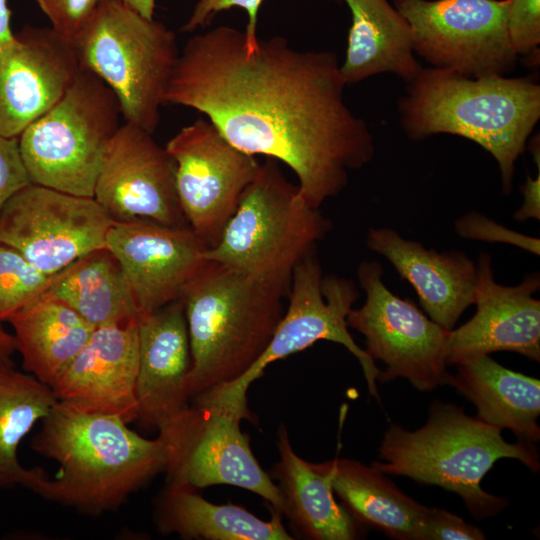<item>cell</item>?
I'll use <instances>...</instances> for the list:
<instances>
[{
	"label": "cell",
	"instance_id": "obj_7",
	"mask_svg": "<svg viewBox=\"0 0 540 540\" xmlns=\"http://www.w3.org/2000/svg\"><path fill=\"white\" fill-rule=\"evenodd\" d=\"M82 69L116 96L125 122L154 133L176 65V36L118 0H100L73 39Z\"/></svg>",
	"mask_w": 540,
	"mask_h": 540
},
{
	"label": "cell",
	"instance_id": "obj_10",
	"mask_svg": "<svg viewBox=\"0 0 540 540\" xmlns=\"http://www.w3.org/2000/svg\"><path fill=\"white\" fill-rule=\"evenodd\" d=\"M242 419L227 408L191 402L161 426L167 484L194 490L232 485L259 495L286 515L283 493L252 453Z\"/></svg>",
	"mask_w": 540,
	"mask_h": 540
},
{
	"label": "cell",
	"instance_id": "obj_3",
	"mask_svg": "<svg viewBox=\"0 0 540 540\" xmlns=\"http://www.w3.org/2000/svg\"><path fill=\"white\" fill-rule=\"evenodd\" d=\"M399 112L412 140L448 133L477 143L497 161L509 194L515 162L540 118V85L528 78H471L421 68L399 100Z\"/></svg>",
	"mask_w": 540,
	"mask_h": 540
},
{
	"label": "cell",
	"instance_id": "obj_5",
	"mask_svg": "<svg viewBox=\"0 0 540 540\" xmlns=\"http://www.w3.org/2000/svg\"><path fill=\"white\" fill-rule=\"evenodd\" d=\"M501 431L478 417L468 416L461 407L435 401L421 428L409 431L391 424L379 449L383 462L371 465L383 474L405 476L452 491L461 497L473 517H491L507 504L504 498L481 487L495 462L511 458L532 472L540 468L534 443H509Z\"/></svg>",
	"mask_w": 540,
	"mask_h": 540
},
{
	"label": "cell",
	"instance_id": "obj_13",
	"mask_svg": "<svg viewBox=\"0 0 540 540\" xmlns=\"http://www.w3.org/2000/svg\"><path fill=\"white\" fill-rule=\"evenodd\" d=\"M178 201L190 229L211 248L256 176V156L233 146L208 120L181 128L166 144Z\"/></svg>",
	"mask_w": 540,
	"mask_h": 540
},
{
	"label": "cell",
	"instance_id": "obj_36",
	"mask_svg": "<svg viewBox=\"0 0 540 540\" xmlns=\"http://www.w3.org/2000/svg\"><path fill=\"white\" fill-rule=\"evenodd\" d=\"M31 184L18 138L0 135V212L20 190Z\"/></svg>",
	"mask_w": 540,
	"mask_h": 540
},
{
	"label": "cell",
	"instance_id": "obj_35",
	"mask_svg": "<svg viewBox=\"0 0 540 540\" xmlns=\"http://www.w3.org/2000/svg\"><path fill=\"white\" fill-rule=\"evenodd\" d=\"M485 534L461 517L441 508H428L419 540H482Z\"/></svg>",
	"mask_w": 540,
	"mask_h": 540
},
{
	"label": "cell",
	"instance_id": "obj_15",
	"mask_svg": "<svg viewBox=\"0 0 540 540\" xmlns=\"http://www.w3.org/2000/svg\"><path fill=\"white\" fill-rule=\"evenodd\" d=\"M93 198L116 222L146 219L167 226H188L175 186V166L152 133L121 124L108 142Z\"/></svg>",
	"mask_w": 540,
	"mask_h": 540
},
{
	"label": "cell",
	"instance_id": "obj_1",
	"mask_svg": "<svg viewBox=\"0 0 540 540\" xmlns=\"http://www.w3.org/2000/svg\"><path fill=\"white\" fill-rule=\"evenodd\" d=\"M345 86L334 52L299 50L281 36L248 48L244 32L219 26L186 42L165 103L201 112L239 150L287 165L319 209L375 152Z\"/></svg>",
	"mask_w": 540,
	"mask_h": 540
},
{
	"label": "cell",
	"instance_id": "obj_16",
	"mask_svg": "<svg viewBox=\"0 0 540 540\" xmlns=\"http://www.w3.org/2000/svg\"><path fill=\"white\" fill-rule=\"evenodd\" d=\"M73 40L26 26L0 49V135L18 138L67 92L81 70Z\"/></svg>",
	"mask_w": 540,
	"mask_h": 540
},
{
	"label": "cell",
	"instance_id": "obj_23",
	"mask_svg": "<svg viewBox=\"0 0 540 540\" xmlns=\"http://www.w3.org/2000/svg\"><path fill=\"white\" fill-rule=\"evenodd\" d=\"M351 12L345 60L346 85L390 72L410 82L422 68L407 20L388 0H344Z\"/></svg>",
	"mask_w": 540,
	"mask_h": 540
},
{
	"label": "cell",
	"instance_id": "obj_22",
	"mask_svg": "<svg viewBox=\"0 0 540 540\" xmlns=\"http://www.w3.org/2000/svg\"><path fill=\"white\" fill-rule=\"evenodd\" d=\"M446 384L471 401L477 417L499 429H509L520 440L540 439V382L510 370L489 355L467 358L457 364Z\"/></svg>",
	"mask_w": 540,
	"mask_h": 540
},
{
	"label": "cell",
	"instance_id": "obj_33",
	"mask_svg": "<svg viewBox=\"0 0 540 540\" xmlns=\"http://www.w3.org/2000/svg\"><path fill=\"white\" fill-rule=\"evenodd\" d=\"M51 27L73 40L100 0H35Z\"/></svg>",
	"mask_w": 540,
	"mask_h": 540
},
{
	"label": "cell",
	"instance_id": "obj_30",
	"mask_svg": "<svg viewBox=\"0 0 540 540\" xmlns=\"http://www.w3.org/2000/svg\"><path fill=\"white\" fill-rule=\"evenodd\" d=\"M53 276L0 242V323L45 292Z\"/></svg>",
	"mask_w": 540,
	"mask_h": 540
},
{
	"label": "cell",
	"instance_id": "obj_27",
	"mask_svg": "<svg viewBox=\"0 0 540 540\" xmlns=\"http://www.w3.org/2000/svg\"><path fill=\"white\" fill-rule=\"evenodd\" d=\"M279 461L273 475L280 482L286 516L307 539L352 540L359 536V523L336 502L328 477L293 450L285 427L278 431Z\"/></svg>",
	"mask_w": 540,
	"mask_h": 540
},
{
	"label": "cell",
	"instance_id": "obj_38",
	"mask_svg": "<svg viewBox=\"0 0 540 540\" xmlns=\"http://www.w3.org/2000/svg\"><path fill=\"white\" fill-rule=\"evenodd\" d=\"M17 351L14 334L9 333L0 323V364L13 365L12 357Z\"/></svg>",
	"mask_w": 540,
	"mask_h": 540
},
{
	"label": "cell",
	"instance_id": "obj_2",
	"mask_svg": "<svg viewBox=\"0 0 540 540\" xmlns=\"http://www.w3.org/2000/svg\"><path fill=\"white\" fill-rule=\"evenodd\" d=\"M41 423L32 449L59 464L52 478L43 472L32 490L47 500L101 514L164 472L163 441L140 436L117 415L58 400Z\"/></svg>",
	"mask_w": 540,
	"mask_h": 540
},
{
	"label": "cell",
	"instance_id": "obj_19",
	"mask_svg": "<svg viewBox=\"0 0 540 540\" xmlns=\"http://www.w3.org/2000/svg\"><path fill=\"white\" fill-rule=\"evenodd\" d=\"M137 320L95 328L52 389L59 401L89 412L138 419Z\"/></svg>",
	"mask_w": 540,
	"mask_h": 540
},
{
	"label": "cell",
	"instance_id": "obj_24",
	"mask_svg": "<svg viewBox=\"0 0 540 540\" xmlns=\"http://www.w3.org/2000/svg\"><path fill=\"white\" fill-rule=\"evenodd\" d=\"M316 466L360 524L399 540H419L427 507L404 494L375 467L335 458Z\"/></svg>",
	"mask_w": 540,
	"mask_h": 540
},
{
	"label": "cell",
	"instance_id": "obj_4",
	"mask_svg": "<svg viewBox=\"0 0 540 540\" xmlns=\"http://www.w3.org/2000/svg\"><path fill=\"white\" fill-rule=\"evenodd\" d=\"M287 294L257 278L206 260L182 294L188 329L192 400L242 377L268 346Z\"/></svg>",
	"mask_w": 540,
	"mask_h": 540
},
{
	"label": "cell",
	"instance_id": "obj_37",
	"mask_svg": "<svg viewBox=\"0 0 540 540\" xmlns=\"http://www.w3.org/2000/svg\"><path fill=\"white\" fill-rule=\"evenodd\" d=\"M524 202L521 208L514 213V218L525 221L529 218L540 219V169L536 178L527 176L525 183L521 186Z\"/></svg>",
	"mask_w": 540,
	"mask_h": 540
},
{
	"label": "cell",
	"instance_id": "obj_20",
	"mask_svg": "<svg viewBox=\"0 0 540 540\" xmlns=\"http://www.w3.org/2000/svg\"><path fill=\"white\" fill-rule=\"evenodd\" d=\"M138 419L158 429L190 405L191 352L182 300L140 314Z\"/></svg>",
	"mask_w": 540,
	"mask_h": 540
},
{
	"label": "cell",
	"instance_id": "obj_34",
	"mask_svg": "<svg viewBox=\"0 0 540 540\" xmlns=\"http://www.w3.org/2000/svg\"><path fill=\"white\" fill-rule=\"evenodd\" d=\"M263 0H199L182 30L192 32L207 24L217 13L232 7H240L248 14L245 43L248 48L255 47L258 41L256 33L257 14Z\"/></svg>",
	"mask_w": 540,
	"mask_h": 540
},
{
	"label": "cell",
	"instance_id": "obj_17",
	"mask_svg": "<svg viewBox=\"0 0 540 540\" xmlns=\"http://www.w3.org/2000/svg\"><path fill=\"white\" fill-rule=\"evenodd\" d=\"M105 247L120 263L140 314L180 300L207 260V246L189 226L146 219L115 222Z\"/></svg>",
	"mask_w": 540,
	"mask_h": 540
},
{
	"label": "cell",
	"instance_id": "obj_39",
	"mask_svg": "<svg viewBox=\"0 0 540 540\" xmlns=\"http://www.w3.org/2000/svg\"><path fill=\"white\" fill-rule=\"evenodd\" d=\"M10 20L11 11L8 8L7 0H0V49L10 44L15 38Z\"/></svg>",
	"mask_w": 540,
	"mask_h": 540
},
{
	"label": "cell",
	"instance_id": "obj_21",
	"mask_svg": "<svg viewBox=\"0 0 540 540\" xmlns=\"http://www.w3.org/2000/svg\"><path fill=\"white\" fill-rule=\"evenodd\" d=\"M367 247L384 256L415 289L428 317L447 330L475 302L476 265L461 251L437 252L394 229H370Z\"/></svg>",
	"mask_w": 540,
	"mask_h": 540
},
{
	"label": "cell",
	"instance_id": "obj_25",
	"mask_svg": "<svg viewBox=\"0 0 540 540\" xmlns=\"http://www.w3.org/2000/svg\"><path fill=\"white\" fill-rule=\"evenodd\" d=\"M8 322L24 369L51 388L95 329L47 292L14 313Z\"/></svg>",
	"mask_w": 540,
	"mask_h": 540
},
{
	"label": "cell",
	"instance_id": "obj_12",
	"mask_svg": "<svg viewBox=\"0 0 540 540\" xmlns=\"http://www.w3.org/2000/svg\"><path fill=\"white\" fill-rule=\"evenodd\" d=\"M510 0H393L413 49L435 68L479 78L505 75L518 55L508 37Z\"/></svg>",
	"mask_w": 540,
	"mask_h": 540
},
{
	"label": "cell",
	"instance_id": "obj_40",
	"mask_svg": "<svg viewBox=\"0 0 540 540\" xmlns=\"http://www.w3.org/2000/svg\"><path fill=\"white\" fill-rule=\"evenodd\" d=\"M147 18H154L155 0H118Z\"/></svg>",
	"mask_w": 540,
	"mask_h": 540
},
{
	"label": "cell",
	"instance_id": "obj_18",
	"mask_svg": "<svg viewBox=\"0 0 540 540\" xmlns=\"http://www.w3.org/2000/svg\"><path fill=\"white\" fill-rule=\"evenodd\" d=\"M474 316L449 331L447 363L509 351L540 360V301L533 297L540 286L538 273L526 276L516 286L495 282L491 257L481 253L476 265Z\"/></svg>",
	"mask_w": 540,
	"mask_h": 540
},
{
	"label": "cell",
	"instance_id": "obj_8",
	"mask_svg": "<svg viewBox=\"0 0 540 540\" xmlns=\"http://www.w3.org/2000/svg\"><path fill=\"white\" fill-rule=\"evenodd\" d=\"M113 91L81 69L64 96L18 137L31 183L93 197L105 148L120 127Z\"/></svg>",
	"mask_w": 540,
	"mask_h": 540
},
{
	"label": "cell",
	"instance_id": "obj_11",
	"mask_svg": "<svg viewBox=\"0 0 540 540\" xmlns=\"http://www.w3.org/2000/svg\"><path fill=\"white\" fill-rule=\"evenodd\" d=\"M384 271L377 261H363L357 269L365 301L351 309L348 326L365 338V352L386 365L378 380L404 378L419 391L446 384L449 331L410 300L392 293L384 284Z\"/></svg>",
	"mask_w": 540,
	"mask_h": 540
},
{
	"label": "cell",
	"instance_id": "obj_28",
	"mask_svg": "<svg viewBox=\"0 0 540 540\" xmlns=\"http://www.w3.org/2000/svg\"><path fill=\"white\" fill-rule=\"evenodd\" d=\"M45 292L65 303L93 328L125 325L140 314L120 263L106 247L55 274Z\"/></svg>",
	"mask_w": 540,
	"mask_h": 540
},
{
	"label": "cell",
	"instance_id": "obj_26",
	"mask_svg": "<svg viewBox=\"0 0 540 540\" xmlns=\"http://www.w3.org/2000/svg\"><path fill=\"white\" fill-rule=\"evenodd\" d=\"M272 510L264 521L240 506L214 504L194 489L167 484L157 498L155 522L161 533L186 539L292 540L282 514Z\"/></svg>",
	"mask_w": 540,
	"mask_h": 540
},
{
	"label": "cell",
	"instance_id": "obj_31",
	"mask_svg": "<svg viewBox=\"0 0 540 540\" xmlns=\"http://www.w3.org/2000/svg\"><path fill=\"white\" fill-rule=\"evenodd\" d=\"M506 26L517 55H527L540 44V0H510Z\"/></svg>",
	"mask_w": 540,
	"mask_h": 540
},
{
	"label": "cell",
	"instance_id": "obj_14",
	"mask_svg": "<svg viewBox=\"0 0 540 540\" xmlns=\"http://www.w3.org/2000/svg\"><path fill=\"white\" fill-rule=\"evenodd\" d=\"M116 221L93 198L29 184L0 212V242L53 276L105 247Z\"/></svg>",
	"mask_w": 540,
	"mask_h": 540
},
{
	"label": "cell",
	"instance_id": "obj_6",
	"mask_svg": "<svg viewBox=\"0 0 540 540\" xmlns=\"http://www.w3.org/2000/svg\"><path fill=\"white\" fill-rule=\"evenodd\" d=\"M331 223L310 206L283 174L278 161L267 158L244 190L219 241L205 259L223 264L287 295L295 267L314 254Z\"/></svg>",
	"mask_w": 540,
	"mask_h": 540
},
{
	"label": "cell",
	"instance_id": "obj_32",
	"mask_svg": "<svg viewBox=\"0 0 540 540\" xmlns=\"http://www.w3.org/2000/svg\"><path fill=\"white\" fill-rule=\"evenodd\" d=\"M455 231L467 239L512 244L536 255L540 252L538 238L512 231L476 212L461 216L455 222Z\"/></svg>",
	"mask_w": 540,
	"mask_h": 540
},
{
	"label": "cell",
	"instance_id": "obj_9",
	"mask_svg": "<svg viewBox=\"0 0 540 540\" xmlns=\"http://www.w3.org/2000/svg\"><path fill=\"white\" fill-rule=\"evenodd\" d=\"M288 306L262 355L238 380L207 390L193 402L221 406L251 418L247 407V390L263 375L266 367L300 352L319 340L343 345L358 360L369 393L379 399L376 381L381 371L374 360L359 347L348 331L349 311L358 299V290L350 279L338 275L323 276L315 255L302 260L294 269Z\"/></svg>",
	"mask_w": 540,
	"mask_h": 540
},
{
	"label": "cell",
	"instance_id": "obj_29",
	"mask_svg": "<svg viewBox=\"0 0 540 540\" xmlns=\"http://www.w3.org/2000/svg\"><path fill=\"white\" fill-rule=\"evenodd\" d=\"M57 402L53 389L35 376L0 364V488L22 485L33 490L43 470L23 467L17 449Z\"/></svg>",
	"mask_w": 540,
	"mask_h": 540
}]
</instances>
